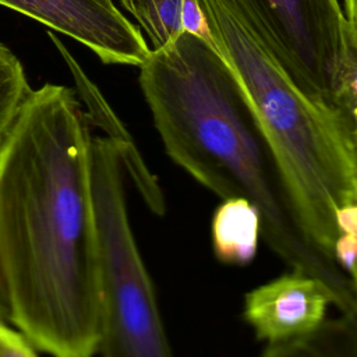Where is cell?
Here are the masks:
<instances>
[{
    "mask_svg": "<svg viewBox=\"0 0 357 357\" xmlns=\"http://www.w3.org/2000/svg\"><path fill=\"white\" fill-rule=\"evenodd\" d=\"M198 3L255 110L304 226L332 257L336 218L357 206V117L303 95L230 0Z\"/></svg>",
    "mask_w": 357,
    "mask_h": 357,
    "instance_id": "cell-3",
    "label": "cell"
},
{
    "mask_svg": "<svg viewBox=\"0 0 357 357\" xmlns=\"http://www.w3.org/2000/svg\"><path fill=\"white\" fill-rule=\"evenodd\" d=\"M139 86L167 156L218 197L250 201L262 240L289 266L321 279L342 315H357L351 280L310 236L255 110L218 47L180 32L151 49Z\"/></svg>",
    "mask_w": 357,
    "mask_h": 357,
    "instance_id": "cell-2",
    "label": "cell"
},
{
    "mask_svg": "<svg viewBox=\"0 0 357 357\" xmlns=\"http://www.w3.org/2000/svg\"><path fill=\"white\" fill-rule=\"evenodd\" d=\"M0 319L11 324V317H10V305H8V300L6 296V290H4V284H3V278H1V272H0Z\"/></svg>",
    "mask_w": 357,
    "mask_h": 357,
    "instance_id": "cell-14",
    "label": "cell"
},
{
    "mask_svg": "<svg viewBox=\"0 0 357 357\" xmlns=\"http://www.w3.org/2000/svg\"><path fill=\"white\" fill-rule=\"evenodd\" d=\"M31 86L20 59L0 43V141L13 124Z\"/></svg>",
    "mask_w": 357,
    "mask_h": 357,
    "instance_id": "cell-11",
    "label": "cell"
},
{
    "mask_svg": "<svg viewBox=\"0 0 357 357\" xmlns=\"http://www.w3.org/2000/svg\"><path fill=\"white\" fill-rule=\"evenodd\" d=\"M121 1V4H123V7L126 8V11H128V13H131L132 11V6H131V0H120Z\"/></svg>",
    "mask_w": 357,
    "mask_h": 357,
    "instance_id": "cell-16",
    "label": "cell"
},
{
    "mask_svg": "<svg viewBox=\"0 0 357 357\" xmlns=\"http://www.w3.org/2000/svg\"><path fill=\"white\" fill-rule=\"evenodd\" d=\"M89 47L105 64L138 67L151 47L113 0H0Z\"/></svg>",
    "mask_w": 357,
    "mask_h": 357,
    "instance_id": "cell-6",
    "label": "cell"
},
{
    "mask_svg": "<svg viewBox=\"0 0 357 357\" xmlns=\"http://www.w3.org/2000/svg\"><path fill=\"white\" fill-rule=\"evenodd\" d=\"M131 14L153 49L180 32H190L215 46L198 0H131Z\"/></svg>",
    "mask_w": 357,
    "mask_h": 357,
    "instance_id": "cell-9",
    "label": "cell"
},
{
    "mask_svg": "<svg viewBox=\"0 0 357 357\" xmlns=\"http://www.w3.org/2000/svg\"><path fill=\"white\" fill-rule=\"evenodd\" d=\"M261 357H357V317L326 318L305 335L268 343Z\"/></svg>",
    "mask_w": 357,
    "mask_h": 357,
    "instance_id": "cell-10",
    "label": "cell"
},
{
    "mask_svg": "<svg viewBox=\"0 0 357 357\" xmlns=\"http://www.w3.org/2000/svg\"><path fill=\"white\" fill-rule=\"evenodd\" d=\"M310 100L357 117V28L342 0H230Z\"/></svg>",
    "mask_w": 357,
    "mask_h": 357,
    "instance_id": "cell-5",
    "label": "cell"
},
{
    "mask_svg": "<svg viewBox=\"0 0 357 357\" xmlns=\"http://www.w3.org/2000/svg\"><path fill=\"white\" fill-rule=\"evenodd\" d=\"M49 38L53 40V43L56 45V47L60 50L61 56L64 57V60L70 66V68H71V71H73V74L75 77L77 85L79 86L84 98L86 99V103H88V106L91 109V112L86 113V116L89 119V123H95V124L100 126L105 130L106 135L119 137V138H131L128 135V132L126 131V128L123 127V124L120 123V120L107 107V105L105 103L102 96L98 98V100H95L96 88L86 79L85 74L81 71L79 66H77V61L71 57L68 50L63 46L60 39L53 32H49Z\"/></svg>",
    "mask_w": 357,
    "mask_h": 357,
    "instance_id": "cell-12",
    "label": "cell"
},
{
    "mask_svg": "<svg viewBox=\"0 0 357 357\" xmlns=\"http://www.w3.org/2000/svg\"><path fill=\"white\" fill-rule=\"evenodd\" d=\"M142 162L131 138L92 137L91 181L100 293L96 354L100 357H173L127 208V169Z\"/></svg>",
    "mask_w": 357,
    "mask_h": 357,
    "instance_id": "cell-4",
    "label": "cell"
},
{
    "mask_svg": "<svg viewBox=\"0 0 357 357\" xmlns=\"http://www.w3.org/2000/svg\"><path fill=\"white\" fill-rule=\"evenodd\" d=\"M211 236L213 254L222 264L248 265L262 238L258 209L240 197L223 198L213 212Z\"/></svg>",
    "mask_w": 357,
    "mask_h": 357,
    "instance_id": "cell-8",
    "label": "cell"
},
{
    "mask_svg": "<svg viewBox=\"0 0 357 357\" xmlns=\"http://www.w3.org/2000/svg\"><path fill=\"white\" fill-rule=\"evenodd\" d=\"M342 6L347 21L357 28V0H343Z\"/></svg>",
    "mask_w": 357,
    "mask_h": 357,
    "instance_id": "cell-15",
    "label": "cell"
},
{
    "mask_svg": "<svg viewBox=\"0 0 357 357\" xmlns=\"http://www.w3.org/2000/svg\"><path fill=\"white\" fill-rule=\"evenodd\" d=\"M336 297L321 279L290 271L244 296L243 318L255 337L275 343L305 335L318 328Z\"/></svg>",
    "mask_w": 357,
    "mask_h": 357,
    "instance_id": "cell-7",
    "label": "cell"
},
{
    "mask_svg": "<svg viewBox=\"0 0 357 357\" xmlns=\"http://www.w3.org/2000/svg\"><path fill=\"white\" fill-rule=\"evenodd\" d=\"M89 126L71 88L45 84L0 141V272L11 324L50 357L98 353Z\"/></svg>",
    "mask_w": 357,
    "mask_h": 357,
    "instance_id": "cell-1",
    "label": "cell"
},
{
    "mask_svg": "<svg viewBox=\"0 0 357 357\" xmlns=\"http://www.w3.org/2000/svg\"><path fill=\"white\" fill-rule=\"evenodd\" d=\"M33 344L21 333L0 319V357H38Z\"/></svg>",
    "mask_w": 357,
    "mask_h": 357,
    "instance_id": "cell-13",
    "label": "cell"
}]
</instances>
